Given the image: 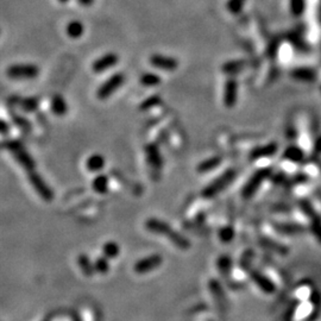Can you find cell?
I'll return each instance as SVG.
<instances>
[{"mask_svg": "<svg viewBox=\"0 0 321 321\" xmlns=\"http://www.w3.org/2000/svg\"><path fill=\"white\" fill-rule=\"evenodd\" d=\"M29 181H30L31 186L34 187V189L37 192V194L41 196L44 201L50 202L52 199H54V193H52L51 188L49 187L42 176L39 174L34 172L29 173Z\"/></svg>", "mask_w": 321, "mask_h": 321, "instance_id": "8992f818", "label": "cell"}, {"mask_svg": "<svg viewBox=\"0 0 321 321\" xmlns=\"http://www.w3.org/2000/svg\"><path fill=\"white\" fill-rule=\"evenodd\" d=\"M13 120H15V123L17 124V126L21 127L22 130H25V131H28V130L30 131L31 130L30 122H28V120H26L24 117L15 116V117H13Z\"/></svg>", "mask_w": 321, "mask_h": 321, "instance_id": "1f68e13d", "label": "cell"}, {"mask_svg": "<svg viewBox=\"0 0 321 321\" xmlns=\"http://www.w3.org/2000/svg\"><path fill=\"white\" fill-rule=\"evenodd\" d=\"M237 100H238V81L235 80V77L230 76L225 81L222 101H224L225 107H227V109H232V107H234V105L237 104Z\"/></svg>", "mask_w": 321, "mask_h": 321, "instance_id": "30bf717a", "label": "cell"}, {"mask_svg": "<svg viewBox=\"0 0 321 321\" xmlns=\"http://www.w3.org/2000/svg\"><path fill=\"white\" fill-rule=\"evenodd\" d=\"M160 103H162V98H160L158 94H152V96L148 97L146 99H144L142 103H140L139 110L140 111H149V110L153 109V107L158 106Z\"/></svg>", "mask_w": 321, "mask_h": 321, "instance_id": "d4e9b609", "label": "cell"}, {"mask_svg": "<svg viewBox=\"0 0 321 321\" xmlns=\"http://www.w3.org/2000/svg\"><path fill=\"white\" fill-rule=\"evenodd\" d=\"M163 263V258L160 255H150V256L142 258L135 264V271L137 274L143 275L151 273V271L156 270L160 264Z\"/></svg>", "mask_w": 321, "mask_h": 321, "instance_id": "8fae6325", "label": "cell"}, {"mask_svg": "<svg viewBox=\"0 0 321 321\" xmlns=\"http://www.w3.org/2000/svg\"><path fill=\"white\" fill-rule=\"evenodd\" d=\"M41 73L34 63H15L6 68V76L12 80H34Z\"/></svg>", "mask_w": 321, "mask_h": 321, "instance_id": "7a4b0ae2", "label": "cell"}, {"mask_svg": "<svg viewBox=\"0 0 321 321\" xmlns=\"http://www.w3.org/2000/svg\"><path fill=\"white\" fill-rule=\"evenodd\" d=\"M119 62V56L116 52H106V54L101 55L97 60L93 61L92 63V70L94 73H104V71L111 69L114 65L118 64Z\"/></svg>", "mask_w": 321, "mask_h": 321, "instance_id": "9c48e42d", "label": "cell"}, {"mask_svg": "<svg viewBox=\"0 0 321 321\" xmlns=\"http://www.w3.org/2000/svg\"><path fill=\"white\" fill-rule=\"evenodd\" d=\"M251 278H252V281H254V282L256 283L257 286L264 291V293L271 294L275 291L274 283L271 282V281L267 276H264L263 274H261L260 271H252Z\"/></svg>", "mask_w": 321, "mask_h": 321, "instance_id": "5bb4252c", "label": "cell"}, {"mask_svg": "<svg viewBox=\"0 0 321 321\" xmlns=\"http://www.w3.org/2000/svg\"><path fill=\"white\" fill-rule=\"evenodd\" d=\"M145 227L149 232H152L155 234L167 235L169 240L176 248L181 249V250H187V249H189V247H191V243H189L188 239L185 235H182L181 233L174 230L168 222L159 220L157 218H150L145 221Z\"/></svg>", "mask_w": 321, "mask_h": 321, "instance_id": "6da1fadb", "label": "cell"}, {"mask_svg": "<svg viewBox=\"0 0 321 321\" xmlns=\"http://www.w3.org/2000/svg\"><path fill=\"white\" fill-rule=\"evenodd\" d=\"M315 152L316 153H320L321 152V137L319 139H317V142L315 144Z\"/></svg>", "mask_w": 321, "mask_h": 321, "instance_id": "d590c367", "label": "cell"}, {"mask_svg": "<svg viewBox=\"0 0 321 321\" xmlns=\"http://www.w3.org/2000/svg\"><path fill=\"white\" fill-rule=\"evenodd\" d=\"M92 188L98 194H105L109 191V178L104 174H99L92 182Z\"/></svg>", "mask_w": 321, "mask_h": 321, "instance_id": "d6986e66", "label": "cell"}, {"mask_svg": "<svg viewBox=\"0 0 321 321\" xmlns=\"http://www.w3.org/2000/svg\"><path fill=\"white\" fill-rule=\"evenodd\" d=\"M276 150H277L276 144H274V143L268 144V145H264V146H261V148L255 149L251 153V158H261V157L271 156V155H274Z\"/></svg>", "mask_w": 321, "mask_h": 321, "instance_id": "603a6c76", "label": "cell"}, {"mask_svg": "<svg viewBox=\"0 0 321 321\" xmlns=\"http://www.w3.org/2000/svg\"><path fill=\"white\" fill-rule=\"evenodd\" d=\"M286 156L289 159L299 160V159L302 158V152H301V150H299L297 148H289L287 150Z\"/></svg>", "mask_w": 321, "mask_h": 321, "instance_id": "d6a6232c", "label": "cell"}, {"mask_svg": "<svg viewBox=\"0 0 321 321\" xmlns=\"http://www.w3.org/2000/svg\"><path fill=\"white\" fill-rule=\"evenodd\" d=\"M57 2H60L61 4H67V3H69L70 0H57Z\"/></svg>", "mask_w": 321, "mask_h": 321, "instance_id": "8d00e7d4", "label": "cell"}, {"mask_svg": "<svg viewBox=\"0 0 321 321\" xmlns=\"http://www.w3.org/2000/svg\"><path fill=\"white\" fill-rule=\"evenodd\" d=\"M221 163V158L218 156H214V157H211V158H207L205 160H202L201 163L198 166V172L199 173H208L211 172V170L218 168L219 166H220Z\"/></svg>", "mask_w": 321, "mask_h": 321, "instance_id": "7402d4cb", "label": "cell"}, {"mask_svg": "<svg viewBox=\"0 0 321 321\" xmlns=\"http://www.w3.org/2000/svg\"><path fill=\"white\" fill-rule=\"evenodd\" d=\"M247 0H227L225 4V8L231 15L237 16L243 11Z\"/></svg>", "mask_w": 321, "mask_h": 321, "instance_id": "4316f807", "label": "cell"}, {"mask_svg": "<svg viewBox=\"0 0 321 321\" xmlns=\"http://www.w3.org/2000/svg\"><path fill=\"white\" fill-rule=\"evenodd\" d=\"M235 175H237V173H235L234 169H227L212 183L205 187L204 191H202V196H205V198H214L215 195L221 193L233 182Z\"/></svg>", "mask_w": 321, "mask_h": 321, "instance_id": "3957f363", "label": "cell"}, {"mask_svg": "<svg viewBox=\"0 0 321 321\" xmlns=\"http://www.w3.org/2000/svg\"><path fill=\"white\" fill-rule=\"evenodd\" d=\"M124 83H125V75H124L123 73L117 71V73L112 74L109 78H106V80H105L104 83L98 87L97 90L98 99L107 100L123 86Z\"/></svg>", "mask_w": 321, "mask_h": 321, "instance_id": "5b68a950", "label": "cell"}, {"mask_svg": "<svg viewBox=\"0 0 321 321\" xmlns=\"http://www.w3.org/2000/svg\"><path fill=\"white\" fill-rule=\"evenodd\" d=\"M230 268H231V260H230V258L226 257V256L219 258L218 269L220 270L222 274H224V275L227 274V270H230Z\"/></svg>", "mask_w": 321, "mask_h": 321, "instance_id": "4dcf8cb0", "label": "cell"}, {"mask_svg": "<svg viewBox=\"0 0 321 321\" xmlns=\"http://www.w3.org/2000/svg\"><path fill=\"white\" fill-rule=\"evenodd\" d=\"M19 107L24 111L26 113H31L35 112L36 110L38 109L39 106V99L36 97H26V98H21L18 100Z\"/></svg>", "mask_w": 321, "mask_h": 321, "instance_id": "ffe728a7", "label": "cell"}, {"mask_svg": "<svg viewBox=\"0 0 321 321\" xmlns=\"http://www.w3.org/2000/svg\"><path fill=\"white\" fill-rule=\"evenodd\" d=\"M291 77L301 81H314L315 80V73L309 68H296L290 73Z\"/></svg>", "mask_w": 321, "mask_h": 321, "instance_id": "44dd1931", "label": "cell"}, {"mask_svg": "<svg viewBox=\"0 0 321 321\" xmlns=\"http://www.w3.org/2000/svg\"><path fill=\"white\" fill-rule=\"evenodd\" d=\"M9 130V124L5 122V120H2V132L3 135H6Z\"/></svg>", "mask_w": 321, "mask_h": 321, "instance_id": "e575fe53", "label": "cell"}, {"mask_svg": "<svg viewBox=\"0 0 321 321\" xmlns=\"http://www.w3.org/2000/svg\"><path fill=\"white\" fill-rule=\"evenodd\" d=\"M103 254L106 258H116L120 254V247L116 242H107L103 247Z\"/></svg>", "mask_w": 321, "mask_h": 321, "instance_id": "484cf974", "label": "cell"}, {"mask_svg": "<svg viewBox=\"0 0 321 321\" xmlns=\"http://www.w3.org/2000/svg\"><path fill=\"white\" fill-rule=\"evenodd\" d=\"M105 165H106V162H105L104 156L100 155V153H93V155H91L86 160V168L90 170L91 173L101 172V170L104 169Z\"/></svg>", "mask_w": 321, "mask_h": 321, "instance_id": "2e32d148", "label": "cell"}, {"mask_svg": "<svg viewBox=\"0 0 321 321\" xmlns=\"http://www.w3.org/2000/svg\"><path fill=\"white\" fill-rule=\"evenodd\" d=\"M78 265H80L81 271H83L87 277H91L92 275L94 274V271H96L94 264L92 263L90 258H88L86 255H81V256L78 257Z\"/></svg>", "mask_w": 321, "mask_h": 321, "instance_id": "cb8c5ba5", "label": "cell"}, {"mask_svg": "<svg viewBox=\"0 0 321 321\" xmlns=\"http://www.w3.org/2000/svg\"><path fill=\"white\" fill-rule=\"evenodd\" d=\"M245 60H230L221 65V71L226 75H235L247 68Z\"/></svg>", "mask_w": 321, "mask_h": 321, "instance_id": "9a60e30c", "label": "cell"}, {"mask_svg": "<svg viewBox=\"0 0 321 321\" xmlns=\"http://www.w3.org/2000/svg\"><path fill=\"white\" fill-rule=\"evenodd\" d=\"M65 32L70 38L77 39L85 34V25L80 21H71L65 26Z\"/></svg>", "mask_w": 321, "mask_h": 321, "instance_id": "ac0fdd59", "label": "cell"}, {"mask_svg": "<svg viewBox=\"0 0 321 321\" xmlns=\"http://www.w3.org/2000/svg\"><path fill=\"white\" fill-rule=\"evenodd\" d=\"M304 0H290V11L294 16H300L303 12Z\"/></svg>", "mask_w": 321, "mask_h": 321, "instance_id": "f546056e", "label": "cell"}, {"mask_svg": "<svg viewBox=\"0 0 321 321\" xmlns=\"http://www.w3.org/2000/svg\"><path fill=\"white\" fill-rule=\"evenodd\" d=\"M51 112L57 117H63L68 113V104L60 94H55L50 101Z\"/></svg>", "mask_w": 321, "mask_h": 321, "instance_id": "4fadbf2b", "label": "cell"}, {"mask_svg": "<svg viewBox=\"0 0 321 321\" xmlns=\"http://www.w3.org/2000/svg\"><path fill=\"white\" fill-rule=\"evenodd\" d=\"M94 268H96V271L99 274H106L109 273L110 270V264H109V258H106L105 256L98 258L94 263Z\"/></svg>", "mask_w": 321, "mask_h": 321, "instance_id": "f1b7e54d", "label": "cell"}, {"mask_svg": "<svg viewBox=\"0 0 321 321\" xmlns=\"http://www.w3.org/2000/svg\"><path fill=\"white\" fill-rule=\"evenodd\" d=\"M269 175H270V169H262V170H258L257 173H255L250 178V180H249V181L245 183V186L243 187V192H242V194H243L244 198L245 199L251 198V196L257 192V189L260 188L262 182H263Z\"/></svg>", "mask_w": 321, "mask_h": 321, "instance_id": "52a82bcc", "label": "cell"}, {"mask_svg": "<svg viewBox=\"0 0 321 321\" xmlns=\"http://www.w3.org/2000/svg\"><path fill=\"white\" fill-rule=\"evenodd\" d=\"M146 158H148L149 165L155 169H160L163 166V157L160 155L159 150L155 144H150L145 148Z\"/></svg>", "mask_w": 321, "mask_h": 321, "instance_id": "7c38bea8", "label": "cell"}, {"mask_svg": "<svg viewBox=\"0 0 321 321\" xmlns=\"http://www.w3.org/2000/svg\"><path fill=\"white\" fill-rule=\"evenodd\" d=\"M150 64L153 68L165 71H175L179 68V61L173 56H167L163 54H152L149 57Z\"/></svg>", "mask_w": 321, "mask_h": 321, "instance_id": "ba28073f", "label": "cell"}, {"mask_svg": "<svg viewBox=\"0 0 321 321\" xmlns=\"http://www.w3.org/2000/svg\"><path fill=\"white\" fill-rule=\"evenodd\" d=\"M76 2H77L78 4H80L81 6H86V8H88V6L93 5L96 0H76Z\"/></svg>", "mask_w": 321, "mask_h": 321, "instance_id": "836d02e7", "label": "cell"}, {"mask_svg": "<svg viewBox=\"0 0 321 321\" xmlns=\"http://www.w3.org/2000/svg\"><path fill=\"white\" fill-rule=\"evenodd\" d=\"M5 148L9 149L10 152H12V155L15 156V158L17 162L24 168L26 172L30 173L35 170V160L30 156V153L26 151L24 146L21 142L18 140H10L8 143H4Z\"/></svg>", "mask_w": 321, "mask_h": 321, "instance_id": "277c9868", "label": "cell"}, {"mask_svg": "<svg viewBox=\"0 0 321 321\" xmlns=\"http://www.w3.org/2000/svg\"><path fill=\"white\" fill-rule=\"evenodd\" d=\"M218 235L219 238H220V240L222 242V243L227 244V243H231L232 240H233L234 238V230L232 226H224V227H221L220 230H219L218 232Z\"/></svg>", "mask_w": 321, "mask_h": 321, "instance_id": "83f0119b", "label": "cell"}, {"mask_svg": "<svg viewBox=\"0 0 321 321\" xmlns=\"http://www.w3.org/2000/svg\"><path fill=\"white\" fill-rule=\"evenodd\" d=\"M139 84L144 87H157L162 84V77L152 71H145L139 76Z\"/></svg>", "mask_w": 321, "mask_h": 321, "instance_id": "e0dca14e", "label": "cell"}]
</instances>
